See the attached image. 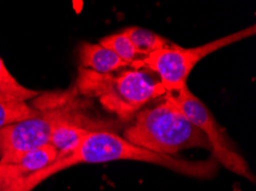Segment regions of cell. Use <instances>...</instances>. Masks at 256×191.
<instances>
[{
  "label": "cell",
  "mask_w": 256,
  "mask_h": 191,
  "mask_svg": "<svg viewBox=\"0 0 256 191\" xmlns=\"http://www.w3.org/2000/svg\"><path fill=\"white\" fill-rule=\"evenodd\" d=\"M113 161H136L155 164L166 167L176 173L198 179H210L218 169V163L214 158L204 161H186L174 156L155 154L136 146L114 132L107 130L92 131L72 154L56 162L44 170L20 178L4 191H32L42 181L52 175L70 169L80 164H98Z\"/></svg>",
  "instance_id": "obj_1"
},
{
  "label": "cell",
  "mask_w": 256,
  "mask_h": 191,
  "mask_svg": "<svg viewBox=\"0 0 256 191\" xmlns=\"http://www.w3.org/2000/svg\"><path fill=\"white\" fill-rule=\"evenodd\" d=\"M40 114L0 130V162L10 164L30 150L50 143L53 131L64 124L99 131L102 125L82 111L83 104L75 94L42 95L34 105Z\"/></svg>",
  "instance_id": "obj_2"
},
{
  "label": "cell",
  "mask_w": 256,
  "mask_h": 191,
  "mask_svg": "<svg viewBox=\"0 0 256 191\" xmlns=\"http://www.w3.org/2000/svg\"><path fill=\"white\" fill-rule=\"evenodd\" d=\"M75 89L77 94L94 97L110 114L130 120L150 101L166 95L160 80L139 69L98 73L80 67Z\"/></svg>",
  "instance_id": "obj_3"
},
{
  "label": "cell",
  "mask_w": 256,
  "mask_h": 191,
  "mask_svg": "<svg viewBox=\"0 0 256 191\" xmlns=\"http://www.w3.org/2000/svg\"><path fill=\"white\" fill-rule=\"evenodd\" d=\"M123 138L155 154L172 156L191 148L210 150L206 135L164 96V102L142 109Z\"/></svg>",
  "instance_id": "obj_4"
},
{
  "label": "cell",
  "mask_w": 256,
  "mask_h": 191,
  "mask_svg": "<svg viewBox=\"0 0 256 191\" xmlns=\"http://www.w3.org/2000/svg\"><path fill=\"white\" fill-rule=\"evenodd\" d=\"M254 34L255 25H252L250 28L236 31L234 33L218 38L198 47L183 48L172 44L169 47L155 50L154 53L142 58L134 69L145 67L153 71L155 75H158L166 94H174L188 87V77L201 60L217 50L242 41Z\"/></svg>",
  "instance_id": "obj_5"
},
{
  "label": "cell",
  "mask_w": 256,
  "mask_h": 191,
  "mask_svg": "<svg viewBox=\"0 0 256 191\" xmlns=\"http://www.w3.org/2000/svg\"><path fill=\"white\" fill-rule=\"evenodd\" d=\"M172 102L190 122L202 132L210 144L212 158L217 163L223 164L228 170L236 174L254 181L250 166L238 151L234 149V143L228 138L222 126L217 123L214 115L202 101L185 87L178 93L166 94Z\"/></svg>",
  "instance_id": "obj_6"
},
{
  "label": "cell",
  "mask_w": 256,
  "mask_h": 191,
  "mask_svg": "<svg viewBox=\"0 0 256 191\" xmlns=\"http://www.w3.org/2000/svg\"><path fill=\"white\" fill-rule=\"evenodd\" d=\"M78 57L80 67L98 73H113L130 67L110 49L92 42L80 45Z\"/></svg>",
  "instance_id": "obj_7"
},
{
  "label": "cell",
  "mask_w": 256,
  "mask_h": 191,
  "mask_svg": "<svg viewBox=\"0 0 256 191\" xmlns=\"http://www.w3.org/2000/svg\"><path fill=\"white\" fill-rule=\"evenodd\" d=\"M58 151L52 144H45L37 149L30 150L28 153L22 154L15 158L10 164H14L18 167L22 174V178L28 177L38 171L44 170L56 161Z\"/></svg>",
  "instance_id": "obj_8"
},
{
  "label": "cell",
  "mask_w": 256,
  "mask_h": 191,
  "mask_svg": "<svg viewBox=\"0 0 256 191\" xmlns=\"http://www.w3.org/2000/svg\"><path fill=\"white\" fill-rule=\"evenodd\" d=\"M90 132L92 131L88 128L78 126V125H61L53 131L51 139H50V144H52L56 148L58 151V158L66 157L80 146L83 139Z\"/></svg>",
  "instance_id": "obj_9"
},
{
  "label": "cell",
  "mask_w": 256,
  "mask_h": 191,
  "mask_svg": "<svg viewBox=\"0 0 256 191\" xmlns=\"http://www.w3.org/2000/svg\"><path fill=\"white\" fill-rule=\"evenodd\" d=\"M123 32L129 37L134 48L144 57L148 56L150 54L154 53L155 50L169 47L172 45L168 41V39L161 37L160 34L154 33L153 31L138 28V26L128 28L123 30Z\"/></svg>",
  "instance_id": "obj_10"
},
{
  "label": "cell",
  "mask_w": 256,
  "mask_h": 191,
  "mask_svg": "<svg viewBox=\"0 0 256 191\" xmlns=\"http://www.w3.org/2000/svg\"><path fill=\"white\" fill-rule=\"evenodd\" d=\"M40 95V92L26 88L15 79L0 56V99L29 101Z\"/></svg>",
  "instance_id": "obj_11"
},
{
  "label": "cell",
  "mask_w": 256,
  "mask_h": 191,
  "mask_svg": "<svg viewBox=\"0 0 256 191\" xmlns=\"http://www.w3.org/2000/svg\"><path fill=\"white\" fill-rule=\"evenodd\" d=\"M40 114L34 105L26 101L0 99V130L22 120L30 119Z\"/></svg>",
  "instance_id": "obj_12"
},
{
  "label": "cell",
  "mask_w": 256,
  "mask_h": 191,
  "mask_svg": "<svg viewBox=\"0 0 256 191\" xmlns=\"http://www.w3.org/2000/svg\"><path fill=\"white\" fill-rule=\"evenodd\" d=\"M99 44L114 52L121 60L132 68H134L142 58H145L137 52L129 37L123 31L100 39Z\"/></svg>",
  "instance_id": "obj_13"
},
{
  "label": "cell",
  "mask_w": 256,
  "mask_h": 191,
  "mask_svg": "<svg viewBox=\"0 0 256 191\" xmlns=\"http://www.w3.org/2000/svg\"><path fill=\"white\" fill-rule=\"evenodd\" d=\"M20 178H22V174L16 165L0 162V191L5 190Z\"/></svg>",
  "instance_id": "obj_14"
}]
</instances>
